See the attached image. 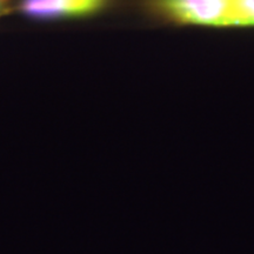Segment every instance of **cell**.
Instances as JSON below:
<instances>
[{
	"label": "cell",
	"instance_id": "6da1fadb",
	"mask_svg": "<svg viewBox=\"0 0 254 254\" xmlns=\"http://www.w3.org/2000/svg\"><path fill=\"white\" fill-rule=\"evenodd\" d=\"M152 17L177 26L254 27V0H147Z\"/></svg>",
	"mask_w": 254,
	"mask_h": 254
},
{
	"label": "cell",
	"instance_id": "7a4b0ae2",
	"mask_svg": "<svg viewBox=\"0 0 254 254\" xmlns=\"http://www.w3.org/2000/svg\"><path fill=\"white\" fill-rule=\"evenodd\" d=\"M112 0H21L19 11L41 21L68 20L99 14Z\"/></svg>",
	"mask_w": 254,
	"mask_h": 254
},
{
	"label": "cell",
	"instance_id": "3957f363",
	"mask_svg": "<svg viewBox=\"0 0 254 254\" xmlns=\"http://www.w3.org/2000/svg\"><path fill=\"white\" fill-rule=\"evenodd\" d=\"M6 1H7V0H0V14L4 11V6L6 4Z\"/></svg>",
	"mask_w": 254,
	"mask_h": 254
}]
</instances>
